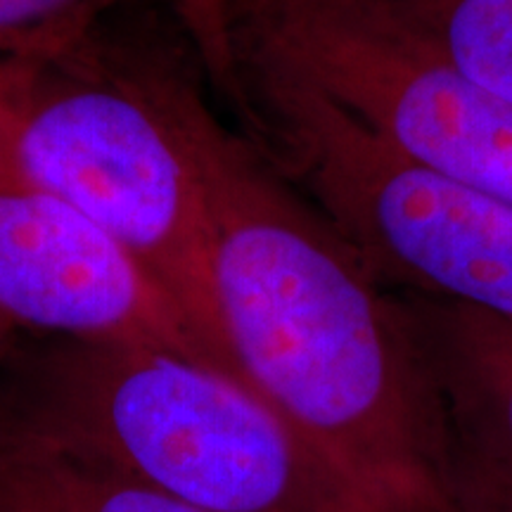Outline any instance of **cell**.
I'll return each instance as SVG.
<instances>
[{
    "mask_svg": "<svg viewBox=\"0 0 512 512\" xmlns=\"http://www.w3.org/2000/svg\"><path fill=\"white\" fill-rule=\"evenodd\" d=\"M112 34L114 62L169 126L200 188L216 344L230 377L375 512H446V415L399 297L259 147L216 117L181 55Z\"/></svg>",
    "mask_w": 512,
    "mask_h": 512,
    "instance_id": "1",
    "label": "cell"
},
{
    "mask_svg": "<svg viewBox=\"0 0 512 512\" xmlns=\"http://www.w3.org/2000/svg\"><path fill=\"white\" fill-rule=\"evenodd\" d=\"M0 427L204 512H375L261 396L169 351L22 335Z\"/></svg>",
    "mask_w": 512,
    "mask_h": 512,
    "instance_id": "2",
    "label": "cell"
},
{
    "mask_svg": "<svg viewBox=\"0 0 512 512\" xmlns=\"http://www.w3.org/2000/svg\"><path fill=\"white\" fill-rule=\"evenodd\" d=\"M245 117L382 290L512 320V207L396 152L273 57L238 48Z\"/></svg>",
    "mask_w": 512,
    "mask_h": 512,
    "instance_id": "3",
    "label": "cell"
},
{
    "mask_svg": "<svg viewBox=\"0 0 512 512\" xmlns=\"http://www.w3.org/2000/svg\"><path fill=\"white\" fill-rule=\"evenodd\" d=\"M10 178L112 235L174 299L211 358L216 344L200 188L155 107L121 72L105 27L50 60H0Z\"/></svg>",
    "mask_w": 512,
    "mask_h": 512,
    "instance_id": "4",
    "label": "cell"
},
{
    "mask_svg": "<svg viewBox=\"0 0 512 512\" xmlns=\"http://www.w3.org/2000/svg\"><path fill=\"white\" fill-rule=\"evenodd\" d=\"M264 53L413 162L512 207V102L420 41L384 0H235Z\"/></svg>",
    "mask_w": 512,
    "mask_h": 512,
    "instance_id": "5",
    "label": "cell"
},
{
    "mask_svg": "<svg viewBox=\"0 0 512 512\" xmlns=\"http://www.w3.org/2000/svg\"><path fill=\"white\" fill-rule=\"evenodd\" d=\"M0 316L22 335L159 349L221 370L174 299L112 235L17 181H0Z\"/></svg>",
    "mask_w": 512,
    "mask_h": 512,
    "instance_id": "6",
    "label": "cell"
},
{
    "mask_svg": "<svg viewBox=\"0 0 512 512\" xmlns=\"http://www.w3.org/2000/svg\"><path fill=\"white\" fill-rule=\"evenodd\" d=\"M396 297L439 389L451 472L512 477V320Z\"/></svg>",
    "mask_w": 512,
    "mask_h": 512,
    "instance_id": "7",
    "label": "cell"
},
{
    "mask_svg": "<svg viewBox=\"0 0 512 512\" xmlns=\"http://www.w3.org/2000/svg\"><path fill=\"white\" fill-rule=\"evenodd\" d=\"M0 512H204L0 427Z\"/></svg>",
    "mask_w": 512,
    "mask_h": 512,
    "instance_id": "8",
    "label": "cell"
},
{
    "mask_svg": "<svg viewBox=\"0 0 512 512\" xmlns=\"http://www.w3.org/2000/svg\"><path fill=\"white\" fill-rule=\"evenodd\" d=\"M434 53L512 102V0H384Z\"/></svg>",
    "mask_w": 512,
    "mask_h": 512,
    "instance_id": "9",
    "label": "cell"
},
{
    "mask_svg": "<svg viewBox=\"0 0 512 512\" xmlns=\"http://www.w3.org/2000/svg\"><path fill=\"white\" fill-rule=\"evenodd\" d=\"M121 0H0V60H50L105 27Z\"/></svg>",
    "mask_w": 512,
    "mask_h": 512,
    "instance_id": "10",
    "label": "cell"
},
{
    "mask_svg": "<svg viewBox=\"0 0 512 512\" xmlns=\"http://www.w3.org/2000/svg\"><path fill=\"white\" fill-rule=\"evenodd\" d=\"M192 55L211 86L245 114L247 95L235 43V0H171Z\"/></svg>",
    "mask_w": 512,
    "mask_h": 512,
    "instance_id": "11",
    "label": "cell"
},
{
    "mask_svg": "<svg viewBox=\"0 0 512 512\" xmlns=\"http://www.w3.org/2000/svg\"><path fill=\"white\" fill-rule=\"evenodd\" d=\"M446 512H512V477L451 472Z\"/></svg>",
    "mask_w": 512,
    "mask_h": 512,
    "instance_id": "12",
    "label": "cell"
},
{
    "mask_svg": "<svg viewBox=\"0 0 512 512\" xmlns=\"http://www.w3.org/2000/svg\"><path fill=\"white\" fill-rule=\"evenodd\" d=\"M19 337H22V332L12 328V325L0 316V368L5 366V361H8L12 351H15Z\"/></svg>",
    "mask_w": 512,
    "mask_h": 512,
    "instance_id": "13",
    "label": "cell"
},
{
    "mask_svg": "<svg viewBox=\"0 0 512 512\" xmlns=\"http://www.w3.org/2000/svg\"><path fill=\"white\" fill-rule=\"evenodd\" d=\"M0 181H12L8 171V159H5V150H3V136H0Z\"/></svg>",
    "mask_w": 512,
    "mask_h": 512,
    "instance_id": "14",
    "label": "cell"
}]
</instances>
